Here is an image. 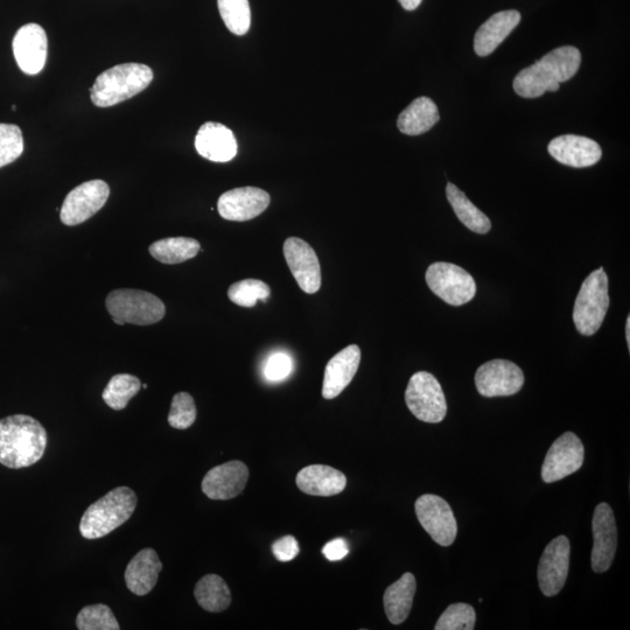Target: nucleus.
I'll list each match as a JSON object with an SVG mask.
<instances>
[{
  "label": "nucleus",
  "mask_w": 630,
  "mask_h": 630,
  "mask_svg": "<svg viewBox=\"0 0 630 630\" xmlns=\"http://www.w3.org/2000/svg\"><path fill=\"white\" fill-rule=\"evenodd\" d=\"M76 627L80 630H119L114 612L107 605L97 604L82 608L77 615Z\"/></svg>",
  "instance_id": "obj_33"
},
{
  "label": "nucleus",
  "mask_w": 630,
  "mask_h": 630,
  "mask_svg": "<svg viewBox=\"0 0 630 630\" xmlns=\"http://www.w3.org/2000/svg\"><path fill=\"white\" fill-rule=\"evenodd\" d=\"M161 570L163 564L158 553L150 548L143 549L126 566L124 576L126 587L138 597H144L157 585Z\"/></svg>",
  "instance_id": "obj_22"
},
{
  "label": "nucleus",
  "mask_w": 630,
  "mask_h": 630,
  "mask_svg": "<svg viewBox=\"0 0 630 630\" xmlns=\"http://www.w3.org/2000/svg\"><path fill=\"white\" fill-rule=\"evenodd\" d=\"M361 349L359 346L350 345L336 354L327 363L322 385V397L334 399L345 390L353 381L360 367Z\"/></svg>",
  "instance_id": "obj_21"
},
{
  "label": "nucleus",
  "mask_w": 630,
  "mask_h": 630,
  "mask_svg": "<svg viewBox=\"0 0 630 630\" xmlns=\"http://www.w3.org/2000/svg\"><path fill=\"white\" fill-rule=\"evenodd\" d=\"M416 515L420 524L434 542L441 546H450L458 534V523L453 510L443 497L425 494L415 504Z\"/></svg>",
  "instance_id": "obj_10"
},
{
  "label": "nucleus",
  "mask_w": 630,
  "mask_h": 630,
  "mask_svg": "<svg viewBox=\"0 0 630 630\" xmlns=\"http://www.w3.org/2000/svg\"><path fill=\"white\" fill-rule=\"evenodd\" d=\"M12 110H13V111H16V110H17L16 105H12Z\"/></svg>",
  "instance_id": "obj_42"
},
{
  "label": "nucleus",
  "mask_w": 630,
  "mask_h": 630,
  "mask_svg": "<svg viewBox=\"0 0 630 630\" xmlns=\"http://www.w3.org/2000/svg\"><path fill=\"white\" fill-rule=\"evenodd\" d=\"M270 201L269 193L261 188L241 187L223 193L217 209L224 220L244 222L264 213Z\"/></svg>",
  "instance_id": "obj_17"
},
{
  "label": "nucleus",
  "mask_w": 630,
  "mask_h": 630,
  "mask_svg": "<svg viewBox=\"0 0 630 630\" xmlns=\"http://www.w3.org/2000/svg\"><path fill=\"white\" fill-rule=\"evenodd\" d=\"M249 480V468L242 461L216 466L202 480V492L210 500L227 501L240 495Z\"/></svg>",
  "instance_id": "obj_18"
},
{
  "label": "nucleus",
  "mask_w": 630,
  "mask_h": 630,
  "mask_svg": "<svg viewBox=\"0 0 630 630\" xmlns=\"http://www.w3.org/2000/svg\"><path fill=\"white\" fill-rule=\"evenodd\" d=\"M287 265L300 289L314 294L321 287V268L317 254L310 244L298 237H290L284 243Z\"/></svg>",
  "instance_id": "obj_15"
},
{
  "label": "nucleus",
  "mask_w": 630,
  "mask_h": 630,
  "mask_svg": "<svg viewBox=\"0 0 630 630\" xmlns=\"http://www.w3.org/2000/svg\"><path fill=\"white\" fill-rule=\"evenodd\" d=\"M626 339L628 343V349H630V317L627 318L626 322Z\"/></svg>",
  "instance_id": "obj_41"
},
{
  "label": "nucleus",
  "mask_w": 630,
  "mask_h": 630,
  "mask_svg": "<svg viewBox=\"0 0 630 630\" xmlns=\"http://www.w3.org/2000/svg\"><path fill=\"white\" fill-rule=\"evenodd\" d=\"M348 552L349 546L343 538L333 539V541L328 542L324 546V549H322L324 556L328 560H331V562H338V560L345 558L348 555Z\"/></svg>",
  "instance_id": "obj_39"
},
{
  "label": "nucleus",
  "mask_w": 630,
  "mask_h": 630,
  "mask_svg": "<svg viewBox=\"0 0 630 630\" xmlns=\"http://www.w3.org/2000/svg\"><path fill=\"white\" fill-rule=\"evenodd\" d=\"M25 149L23 132L14 124H0V168L16 161Z\"/></svg>",
  "instance_id": "obj_34"
},
{
  "label": "nucleus",
  "mask_w": 630,
  "mask_h": 630,
  "mask_svg": "<svg viewBox=\"0 0 630 630\" xmlns=\"http://www.w3.org/2000/svg\"><path fill=\"white\" fill-rule=\"evenodd\" d=\"M476 614L474 608L467 604L448 606L441 614L436 630H472L475 627Z\"/></svg>",
  "instance_id": "obj_35"
},
{
  "label": "nucleus",
  "mask_w": 630,
  "mask_h": 630,
  "mask_svg": "<svg viewBox=\"0 0 630 630\" xmlns=\"http://www.w3.org/2000/svg\"><path fill=\"white\" fill-rule=\"evenodd\" d=\"M144 389H147V384L142 385Z\"/></svg>",
  "instance_id": "obj_43"
},
{
  "label": "nucleus",
  "mask_w": 630,
  "mask_h": 630,
  "mask_svg": "<svg viewBox=\"0 0 630 630\" xmlns=\"http://www.w3.org/2000/svg\"><path fill=\"white\" fill-rule=\"evenodd\" d=\"M417 590L416 578L406 572L384 593V609L392 625H401L411 612Z\"/></svg>",
  "instance_id": "obj_25"
},
{
  "label": "nucleus",
  "mask_w": 630,
  "mask_h": 630,
  "mask_svg": "<svg viewBox=\"0 0 630 630\" xmlns=\"http://www.w3.org/2000/svg\"><path fill=\"white\" fill-rule=\"evenodd\" d=\"M521 21V13L515 10L495 13L475 33L474 51L479 56L495 52Z\"/></svg>",
  "instance_id": "obj_24"
},
{
  "label": "nucleus",
  "mask_w": 630,
  "mask_h": 630,
  "mask_svg": "<svg viewBox=\"0 0 630 630\" xmlns=\"http://www.w3.org/2000/svg\"><path fill=\"white\" fill-rule=\"evenodd\" d=\"M47 441L45 427L31 416L0 419V464L11 469L37 464L44 457Z\"/></svg>",
  "instance_id": "obj_1"
},
{
  "label": "nucleus",
  "mask_w": 630,
  "mask_h": 630,
  "mask_svg": "<svg viewBox=\"0 0 630 630\" xmlns=\"http://www.w3.org/2000/svg\"><path fill=\"white\" fill-rule=\"evenodd\" d=\"M296 483L307 495L328 497L342 493L347 486V478L331 466L311 465L301 469Z\"/></svg>",
  "instance_id": "obj_23"
},
{
  "label": "nucleus",
  "mask_w": 630,
  "mask_h": 630,
  "mask_svg": "<svg viewBox=\"0 0 630 630\" xmlns=\"http://www.w3.org/2000/svg\"><path fill=\"white\" fill-rule=\"evenodd\" d=\"M291 357L285 353H275L269 357L264 367L266 380L270 382H280L289 377L292 373Z\"/></svg>",
  "instance_id": "obj_37"
},
{
  "label": "nucleus",
  "mask_w": 630,
  "mask_h": 630,
  "mask_svg": "<svg viewBox=\"0 0 630 630\" xmlns=\"http://www.w3.org/2000/svg\"><path fill=\"white\" fill-rule=\"evenodd\" d=\"M221 18L228 30L236 35L247 34L251 26L249 0H217Z\"/></svg>",
  "instance_id": "obj_31"
},
{
  "label": "nucleus",
  "mask_w": 630,
  "mask_h": 630,
  "mask_svg": "<svg viewBox=\"0 0 630 630\" xmlns=\"http://www.w3.org/2000/svg\"><path fill=\"white\" fill-rule=\"evenodd\" d=\"M446 196L448 202L451 203L455 215L458 216V219L464 223L469 230L474 231L476 234L483 235L487 234L490 228H492V223H490L486 214H483L479 208H476L473 203L469 201L465 193L461 192L457 186L448 184L446 187Z\"/></svg>",
  "instance_id": "obj_29"
},
{
  "label": "nucleus",
  "mask_w": 630,
  "mask_h": 630,
  "mask_svg": "<svg viewBox=\"0 0 630 630\" xmlns=\"http://www.w3.org/2000/svg\"><path fill=\"white\" fill-rule=\"evenodd\" d=\"M437 104L429 97H418L397 119L399 131L408 136H419L439 122Z\"/></svg>",
  "instance_id": "obj_26"
},
{
  "label": "nucleus",
  "mask_w": 630,
  "mask_h": 630,
  "mask_svg": "<svg viewBox=\"0 0 630 630\" xmlns=\"http://www.w3.org/2000/svg\"><path fill=\"white\" fill-rule=\"evenodd\" d=\"M137 495L129 487H117L91 504L80 522L82 537L98 539L128 522L135 513Z\"/></svg>",
  "instance_id": "obj_4"
},
{
  "label": "nucleus",
  "mask_w": 630,
  "mask_h": 630,
  "mask_svg": "<svg viewBox=\"0 0 630 630\" xmlns=\"http://www.w3.org/2000/svg\"><path fill=\"white\" fill-rule=\"evenodd\" d=\"M110 196V187L103 180L83 182L70 191L61 207L60 219L74 227L86 222L104 207Z\"/></svg>",
  "instance_id": "obj_9"
},
{
  "label": "nucleus",
  "mask_w": 630,
  "mask_h": 630,
  "mask_svg": "<svg viewBox=\"0 0 630 630\" xmlns=\"http://www.w3.org/2000/svg\"><path fill=\"white\" fill-rule=\"evenodd\" d=\"M153 72L142 63H123L105 70L91 87V101L98 108H110L130 100L150 86Z\"/></svg>",
  "instance_id": "obj_3"
},
{
  "label": "nucleus",
  "mask_w": 630,
  "mask_h": 630,
  "mask_svg": "<svg viewBox=\"0 0 630 630\" xmlns=\"http://www.w3.org/2000/svg\"><path fill=\"white\" fill-rule=\"evenodd\" d=\"M569 538L559 536L546 546L538 565L539 588L546 597H555L566 583L570 569Z\"/></svg>",
  "instance_id": "obj_11"
},
{
  "label": "nucleus",
  "mask_w": 630,
  "mask_h": 630,
  "mask_svg": "<svg viewBox=\"0 0 630 630\" xmlns=\"http://www.w3.org/2000/svg\"><path fill=\"white\" fill-rule=\"evenodd\" d=\"M105 305L115 324L150 326L165 317L163 301L150 292L135 289H118L108 294Z\"/></svg>",
  "instance_id": "obj_5"
},
{
  "label": "nucleus",
  "mask_w": 630,
  "mask_h": 630,
  "mask_svg": "<svg viewBox=\"0 0 630 630\" xmlns=\"http://www.w3.org/2000/svg\"><path fill=\"white\" fill-rule=\"evenodd\" d=\"M549 153L558 163L584 168L598 164L602 151L595 140L583 136L564 135L551 140Z\"/></svg>",
  "instance_id": "obj_19"
},
{
  "label": "nucleus",
  "mask_w": 630,
  "mask_h": 630,
  "mask_svg": "<svg viewBox=\"0 0 630 630\" xmlns=\"http://www.w3.org/2000/svg\"><path fill=\"white\" fill-rule=\"evenodd\" d=\"M609 307L608 277L604 269L588 276L578 293L573 308V321L581 335L592 336L604 322Z\"/></svg>",
  "instance_id": "obj_6"
},
{
  "label": "nucleus",
  "mask_w": 630,
  "mask_h": 630,
  "mask_svg": "<svg viewBox=\"0 0 630 630\" xmlns=\"http://www.w3.org/2000/svg\"><path fill=\"white\" fill-rule=\"evenodd\" d=\"M195 149L201 157L214 163H227L236 157L237 140L227 126L208 122L201 126L195 137Z\"/></svg>",
  "instance_id": "obj_20"
},
{
  "label": "nucleus",
  "mask_w": 630,
  "mask_h": 630,
  "mask_svg": "<svg viewBox=\"0 0 630 630\" xmlns=\"http://www.w3.org/2000/svg\"><path fill=\"white\" fill-rule=\"evenodd\" d=\"M270 286L258 279H244L229 287L228 297L241 307H254L257 300L265 301L270 297Z\"/></svg>",
  "instance_id": "obj_32"
},
{
  "label": "nucleus",
  "mask_w": 630,
  "mask_h": 630,
  "mask_svg": "<svg viewBox=\"0 0 630 630\" xmlns=\"http://www.w3.org/2000/svg\"><path fill=\"white\" fill-rule=\"evenodd\" d=\"M201 245L194 238L170 237L151 244V256L163 264H180L199 254Z\"/></svg>",
  "instance_id": "obj_28"
},
{
  "label": "nucleus",
  "mask_w": 630,
  "mask_h": 630,
  "mask_svg": "<svg viewBox=\"0 0 630 630\" xmlns=\"http://www.w3.org/2000/svg\"><path fill=\"white\" fill-rule=\"evenodd\" d=\"M196 420V405L194 398L188 392H179L172 399L168 424L173 429L187 430Z\"/></svg>",
  "instance_id": "obj_36"
},
{
  "label": "nucleus",
  "mask_w": 630,
  "mask_h": 630,
  "mask_svg": "<svg viewBox=\"0 0 630 630\" xmlns=\"http://www.w3.org/2000/svg\"><path fill=\"white\" fill-rule=\"evenodd\" d=\"M584 445L573 432H566L556 439L546 454L542 467V479L546 483L563 480L579 471L584 462Z\"/></svg>",
  "instance_id": "obj_12"
},
{
  "label": "nucleus",
  "mask_w": 630,
  "mask_h": 630,
  "mask_svg": "<svg viewBox=\"0 0 630 630\" xmlns=\"http://www.w3.org/2000/svg\"><path fill=\"white\" fill-rule=\"evenodd\" d=\"M194 595L200 607L210 613H222L231 604L229 587L220 576L207 574L195 585Z\"/></svg>",
  "instance_id": "obj_27"
},
{
  "label": "nucleus",
  "mask_w": 630,
  "mask_h": 630,
  "mask_svg": "<svg viewBox=\"0 0 630 630\" xmlns=\"http://www.w3.org/2000/svg\"><path fill=\"white\" fill-rule=\"evenodd\" d=\"M140 388H142V382L138 377L130 374H117L111 378L103 390L102 398L109 408L121 411L138 394Z\"/></svg>",
  "instance_id": "obj_30"
},
{
  "label": "nucleus",
  "mask_w": 630,
  "mask_h": 630,
  "mask_svg": "<svg viewBox=\"0 0 630 630\" xmlns=\"http://www.w3.org/2000/svg\"><path fill=\"white\" fill-rule=\"evenodd\" d=\"M405 402L412 415L425 423L443 422L447 403L443 388L436 377L419 371L410 378L405 391Z\"/></svg>",
  "instance_id": "obj_7"
},
{
  "label": "nucleus",
  "mask_w": 630,
  "mask_h": 630,
  "mask_svg": "<svg viewBox=\"0 0 630 630\" xmlns=\"http://www.w3.org/2000/svg\"><path fill=\"white\" fill-rule=\"evenodd\" d=\"M426 283L436 296L452 306L465 305L476 294L474 278L465 269L452 263L430 265L426 271Z\"/></svg>",
  "instance_id": "obj_8"
},
{
  "label": "nucleus",
  "mask_w": 630,
  "mask_h": 630,
  "mask_svg": "<svg viewBox=\"0 0 630 630\" xmlns=\"http://www.w3.org/2000/svg\"><path fill=\"white\" fill-rule=\"evenodd\" d=\"M272 552L279 562H291L299 555L298 541L293 536L279 538L278 541L273 543Z\"/></svg>",
  "instance_id": "obj_38"
},
{
  "label": "nucleus",
  "mask_w": 630,
  "mask_h": 630,
  "mask_svg": "<svg viewBox=\"0 0 630 630\" xmlns=\"http://www.w3.org/2000/svg\"><path fill=\"white\" fill-rule=\"evenodd\" d=\"M398 2L402 5L404 10L415 11L418 9L419 5L422 4L423 0H398Z\"/></svg>",
  "instance_id": "obj_40"
},
{
  "label": "nucleus",
  "mask_w": 630,
  "mask_h": 630,
  "mask_svg": "<svg viewBox=\"0 0 630 630\" xmlns=\"http://www.w3.org/2000/svg\"><path fill=\"white\" fill-rule=\"evenodd\" d=\"M592 569L604 573L611 567L616 548H618V529L614 513L609 504L600 503L594 510L593 521Z\"/></svg>",
  "instance_id": "obj_14"
},
{
  "label": "nucleus",
  "mask_w": 630,
  "mask_h": 630,
  "mask_svg": "<svg viewBox=\"0 0 630 630\" xmlns=\"http://www.w3.org/2000/svg\"><path fill=\"white\" fill-rule=\"evenodd\" d=\"M13 54L21 72L37 75L45 68L48 54L47 34L38 24L20 27L14 35Z\"/></svg>",
  "instance_id": "obj_16"
},
{
  "label": "nucleus",
  "mask_w": 630,
  "mask_h": 630,
  "mask_svg": "<svg viewBox=\"0 0 630 630\" xmlns=\"http://www.w3.org/2000/svg\"><path fill=\"white\" fill-rule=\"evenodd\" d=\"M581 65L578 48L564 46L553 49L534 65L524 68L514 80V90L518 96L537 98L543 96L553 83L572 79Z\"/></svg>",
  "instance_id": "obj_2"
},
{
  "label": "nucleus",
  "mask_w": 630,
  "mask_h": 630,
  "mask_svg": "<svg viewBox=\"0 0 630 630\" xmlns=\"http://www.w3.org/2000/svg\"><path fill=\"white\" fill-rule=\"evenodd\" d=\"M523 384V371L514 362L493 360L476 370V389L488 398L513 396L523 388Z\"/></svg>",
  "instance_id": "obj_13"
}]
</instances>
